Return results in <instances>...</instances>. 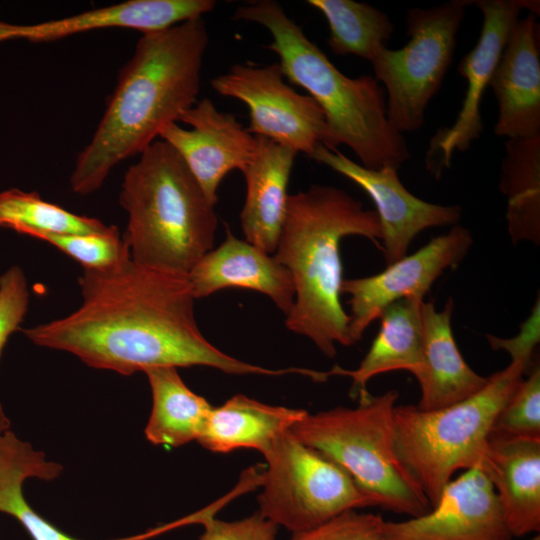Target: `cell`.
Returning a JSON list of instances; mask_svg holds the SVG:
<instances>
[{"mask_svg":"<svg viewBox=\"0 0 540 540\" xmlns=\"http://www.w3.org/2000/svg\"><path fill=\"white\" fill-rule=\"evenodd\" d=\"M78 285L82 302L75 311L21 329L32 343L125 376L162 366H207L235 375L298 372L253 365L212 345L196 323L187 275L129 259L105 270L83 269Z\"/></svg>","mask_w":540,"mask_h":540,"instance_id":"6da1fadb","label":"cell"},{"mask_svg":"<svg viewBox=\"0 0 540 540\" xmlns=\"http://www.w3.org/2000/svg\"><path fill=\"white\" fill-rule=\"evenodd\" d=\"M209 36L203 18L142 34L89 143L77 154L70 187L99 190L120 162L141 154L196 102Z\"/></svg>","mask_w":540,"mask_h":540,"instance_id":"7a4b0ae2","label":"cell"},{"mask_svg":"<svg viewBox=\"0 0 540 540\" xmlns=\"http://www.w3.org/2000/svg\"><path fill=\"white\" fill-rule=\"evenodd\" d=\"M363 236L381 249L377 213L342 189L313 185L288 196L286 214L274 257L291 274L295 298L285 317L288 330L307 337L327 357L337 345H353L349 314L340 295L343 267L339 246L343 238Z\"/></svg>","mask_w":540,"mask_h":540,"instance_id":"3957f363","label":"cell"},{"mask_svg":"<svg viewBox=\"0 0 540 540\" xmlns=\"http://www.w3.org/2000/svg\"><path fill=\"white\" fill-rule=\"evenodd\" d=\"M234 19L270 32L273 41L266 47L279 57L284 76L305 89L324 113L322 145L330 150L346 145L371 170H398L410 158L405 137L388 121L386 95L374 76L351 78L340 72L276 1L247 2L235 10Z\"/></svg>","mask_w":540,"mask_h":540,"instance_id":"277c9868","label":"cell"},{"mask_svg":"<svg viewBox=\"0 0 540 540\" xmlns=\"http://www.w3.org/2000/svg\"><path fill=\"white\" fill-rule=\"evenodd\" d=\"M131 165L119 204L127 212L123 238L137 264L188 275L213 249L218 218L179 154L157 139Z\"/></svg>","mask_w":540,"mask_h":540,"instance_id":"5b68a950","label":"cell"},{"mask_svg":"<svg viewBox=\"0 0 540 540\" xmlns=\"http://www.w3.org/2000/svg\"><path fill=\"white\" fill-rule=\"evenodd\" d=\"M535 347L524 340L505 341L502 349L510 354V364L455 404L429 411L395 406L396 452L431 508L457 471L480 469L494 421L529 369Z\"/></svg>","mask_w":540,"mask_h":540,"instance_id":"8992f818","label":"cell"},{"mask_svg":"<svg viewBox=\"0 0 540 540\" xmlns=\"http://www.w3.org/2000/svg\"><path fill=\"white\" fill-rule=\"evenodd\" d=\"M398 396L391 389L359 398L356 407L307 412L290 431L345 469L374 506L412 518L431 505L396 452L393 414Z\"/></svg>","mask_w":540,"mask_h":540,"instance_id":"52a82bcc","label":"cell"},{"mask_svg":"<svg viewBox=\"0 0 540 540\" xmlns=\"http://www.w3.org/2000/svg\"><path fill=\"white\" fill-rule=\"evenodd\" d=\"M259 512L277 526L299 532L348 510L374 506L351 475L290 430L263 454Z\"/></svg>","mask_w":540,"mask_h":540,"instance_id":"ba28073f","label":"cell"},{"mask_svg":"<svg viewBox=\"0 0 540 540\" xmlns=\"http://www.w3.org/2000/svg\"><path fill=\"white\" fill-rule=\"evenodd\" d=\"M471 4L451 0L428 9H409L407 44L398 50L383 46L372 59L374 78L385 87L388 121L400 134L424 125L427 105L451 65L457 34Z\"/></svg>","mask_w":540,"mask_h":540,"instance_id":"9c48e42d","label":"cell"},{"mask_svg":"<svg viewBox=\"0 0 540 540\" xmlns=\"http://www.w3.org/2000/svg\"><path fill=\"white\" fill-rule=\"evenodd\" d=\"M283 77L279 63L235 64L210 84L219 95L247 105L252 135L309 157L325 139V116L312 97L296 92Z\"/></svg>","mask_w":540,"mask_h":540,"instance_id":"30bf717a","label":"cell"},{"mask_svg":"<svg viewBox=\"0 0 540 540\" xmlns=\"http://www.w3.org/2000/svg\"><path fill=\"white\" fill-rule=\"evenodd\" d=\"M473 4L482 12L483 24L475 47L458 65V72L467 82L466 94L453 125L434 134L426 153V169L436 179L450 167L454 152L468 150L480 137L483 131L480 111L483 94L520 11L528 9L530 13L539 15V1L477 0Z\"/></svg>","mask_w":540,"mask_h":540,"instance_id":"8fae6325","label":"cell"},{"mask_svg":"<svg viewBox=\"0 0 540 540\" xmlns=\"http://www.w3.org/2000/svg\"><path fill=\"white\" fill-rule=\"evenodd\" d=\"M473 243L470 231L460 225L431 239L411 255L387 265L382 272L344 279L341 293L348 294L351 309L349 336L352 344L390 304L404 298L423 299L432 284L448 268H456Z\"/></svg>","mask_w":540,"mask_h":540,"instance_id":"7c38bea8","label":"cell"},{"mask_svg":"<svg viewBox=\"0 0 540 540\" xmlns=\"http://www.w3.org/2000/svg\"><path fill=\"white\" fill-rule=\"evenodd\" d=\"M309 157L350 179L371 197L381 225V250L387 265L407 255L411 242L421 231L456 225L461 218L458 205L434 204L410 193L393 167L371 170L321 143Z\"/></svg>","mask_w":540,"mask_h":540,"instance_id":"4fadbf2b","label":"cell"},{"mask_svg":"<svg viewBox=\"0 0 540 540\" xmlns=\"http://www.w3.org/2000/svg\"><path fill=\"white\" fill-rule=\"evenodd\" d=\"M497 493L479 468L446 484L428 512L405 521H385L383 540H512Z\"/></svg>","mask_w":540,"mask_h":540,"instance_id":"5bb4252c","label":"cell"},{"mask_svg":"<svg viewBox=\"0 0 540 540\" xmlns=\"http://www.w3.org/2000/svg\"><path fill=\"white\" fill-rule=\"evenodd\" d=\"M179 122L164 127L159 139L182 158L208 200L216 205L217 190L232 170L245 169L251 160L256 139L235 115L219 111L209 98L197 101Z\"/></svg>","mask_w":540,"mask_h":540,"instance_id":"9a60e30c","label":"cell"},{"mask_svg":"<svg viewBox=\"0 0 540 540\" xmlns=\"http://www.w3.org/2000/svg\"><path fill=\"white\" fill-rule=\"evenodd\" d=\"M540 26L529 13L513 25L489 86L498 105L494 133L540 136Z\"/></svg>","mask_w":540,"mask_h":540,"instance_id":"2e32d148","label":"cell"},{"mask_svg":"<svg viewBox=\"0 0 540 540\" xmlns=\"http://www.w3.org/2000/svg\"><path fill=\"white\" fill-rule=\"evenodd\" d=\"M195 299L225 288H244L268 296L286 317L294 304V284L288 269L274 255L235 237L206 253L188 273Z\"/></svg>","mask_w":540,"mask_h":540,"instance_id":"e0dca14e","label":"cell"},{"mask_svg":"<svg viewBox=\"0 0 540 540\" xmlns=\"http://www.w3.org/2000/svg\"><path fill=\"white\" fill-rule=\"evenodd\" d=\"M215 6L213 0H128L57 20L29 25L13 24L11 40L51 42L107 28L134 29L148 34L202 18Z\"/></svg>","mask_w":540,"mask_h":540,"instance_id":"ac0fdd59","label":"cell"},{"mask_svg":"<svg viewBox=\"0 0 540 540\" xmlns=\"http://www.w3.org/2000/svg\"><path fill=\"white\" fill-rule=\"evenodd\" d=\"M480 469L512 537L540 531V439L489 437Z\"/></svg>","mask_w":540,"mask_h":540,"instance_id":"d6986e66","label":"cell"},{"mask_svg":"<svg viewBox=\"0 0 540 540\" xmlns=\"http://www.w3.org/2000/svg\"><path fill=\"white\" fill-rule=\"evenodd\" d=\"M454 308L449 298L441 311L434 301L421 303L423 364L414 376L421 396V410H436L462 401L479 391L488 377L476 373L462 357L451 327Z\"/></svg>","mask_w":540,"mask_h":540,"instance_id":"ffe728a7","label":"cell"},{"mask_svg":"<svg viewBox=\"0 0 540 540\" xmlns=\"http://www.w3.org/2000/svg\"><path fill=\"white\" fill-rule=\"evenodd\" d=\"M255 139L253 156L242 171L246 196L240 220L245 240L272 254L283 226L289 178L298 153L265 137Z\"/></svg>","mask_w":540,"mask_h":540,"instance_id":"44dd1931","label":"cell"},{"mask_svg":"<svg viewBox=\"0 0 540 540\" xmlns=\"http://www.w3.org/2000/svg\"><path fill=\"white\" fill-rule=\"evenodd\" d=\"M306 414L304 409L268 405L237 394L212 408L197 441L216 453L244 448L264 454Z\"/></svg>","mask_w":540,"mask_h":540,"instance_id":"7402d4cb","label":"cell"},{"mask_svg":"<svg viewBox=\"0 0 540 540\" xmlns=\"http://www.w3.org/2000/svg\"><path fill=\"white\" fill-rule=\"evenodd\" d=\"M423 301L404 298L387 306L380 316L379 332L359 366L348 370L336 365L327 376L351 378L359 398L369 394L367 383L379 374L405 370L415 376L423 364Z\"/></svg>","mask_w":540,"mask_h":540,"instance_id":"603a6c76","label":"cell"},{"mask_svg":"<svg viewBox=\"0 0 540 540\" xmlns=\"http://www.w3.org/2000/svg\"><path fill=\"white\" fill-rule=\"evenodd\" d=\"M62 466L47 460L26 441L11 430L0 434V512L15 518L33 540H79L40 516L26 501L23 484L28 478L56 479ZM156 532L110 540H144Z\"/></svg>","mask_w":540,"mask_h":540,"instance_id":"cb8c5ba5","label":"cell"},{"mask_svg":"<svg viewBox=\"0 0 540 540\" xmlns=\"http://www.w3.org/2000/svg\"><path fill=\"white\" fill-rule=\"evenodd\" d=\"M144 373L152 393L148 441L167 447L197 441L213 407L186 386L175 367H153Z\"/></svg>","mask_w":540,"mask_h":540,"instance_id":"d4e9b609","label":"cell"},{"mask_svg":"<svg viewBox=\"0 0 540 540\" xmlns=\"http://www.w3.org/2000/svg\"><path fill=\"white\" fill-rule=\"evenodd\" d=\"M499 189L507 198V228L514 244L540 243V136L507 139Z\"/></svg>","mask_w":540,"mask_h":540,"instance_id":"484cf974","label":"cell"},{"mask_svg":"<svg viewBox=\"0 0 540 540\" xmlns=\"http://www.w3.org/2000/svg\"><path fill=\"white\" fill-rule=\"evenodd\" d=\"M329 25L328 46L336 55H356L372 61L392 37L394 25L383 11L354 0H308Z\"/></svg>","mask_w":540,"mask_h":540,"instance_id":"4316f807","label":"cell"},{"mask_svg":"<svg viewBox=\"0 0 540 540\" xmlns=\"http://www.w3.org/2000/svg\"><path fill=\"white\" fill-rule=\"evenodd\" d=\"M108 226L97 218L75 214L45 201L37 192L17 188L0 192V227L19 234H87L104 231Z\"/></svg>","mask_w":540,"mask_h":540,"instance_id":"83f0119b","label":"cell"},{"mask_svg":"<svg viewBox=\"0 0 540 540\" xmlns=\"http://www.w3.org/2000/svg\"><path fill=\"white\" fill-rule=\"evenodd\" d=\"M32 238L59 249L83 269L105 270L131 259L128 245L117 226L109 225L101 232L87 234L35 233Z\"/></svg>","mask_w":540,"mask_h":540,"instance_id":"f1b7e54d","label":"cell"},{"mask_svg":"<svg viewBox=\"0 0 540 540\" xmlns=\"http://www.w3.org/2000/svg\"><path fill=\"white\" fill-rule=\"evenodd\" d=\"M503 408L489 437L540 439V365L533 360Z\"/></svg>","mask_w":540,"mask_h":540,"instance_id":"f546056e","label":"cell"},{"mask_svg":"<svg viewBox=\"0 0 540 540\" xmlns=\"http://www.w3.org/2000/svg\"><path fill=\"white\" fill-rule=\"evenodd\" d=\"M385 520L378 514L348 510L289 540H383Z\"/></svg>","mask_w":540,"mask_h":540,"instance_id":"4dcf8cb0","label":"cell"},{"mask_svg":"<svg viewBox=\"0 0 540 540\" xmlns=\"http://www.w3.org/2000/svg\"><path fill=\"white\" fill-rule=\"evenodd\" d=\"M30 291L21 267L14 265L0 275V359L9 337L28 311Z\"/></svg>","mask_w":540,"mask_h":540,"instance_id":"1f68e13d","label":"cell"},{"mask_svg":"<svg viewBox=\"0 0 540 540\" xmlns=\"http://www.w3.org/2000/svg\"><path fill=\"white\" fill-rule=\"evenodd\" d=\"M193 520L205 526L199 540H276L278 526L259 511L235 521L215 519L212 511H206L190 517Z\"/></svg>","mask_w":540,"mask_h":540,"instance_id":"d6a6232c","label":"cell"},{"mask_svg":"<svg viewBox=\"0 0 540 540\" xmlns=\"http://www.w3.org/2000/svg\"><path fill=\"white\" fill-rule=\"evenodd\" d=\"M12 25L13 24L0 20V43L11 40L10 33H11Z\"/></svg>","mask_w":540,"mask_h":540,"instance_id":"836d02e7","label":"cell"},{"mask_svg":"<svg viewBox=\"0 0 540 540\" xmlns=\"http://www.w3.org/2000/svg\"><path fill=\"white\" fill-rule=\"evenodd\" d=\"M11 422L8 416L6 415L4 408L0 402V434L10 430Z\"/></svg>","mask_w":540,"mask_h":540,"instance_id":"e575fe53","label":"cell"},{"mask_svg":"<svg viewBox=\"0 0 540 540\" xmlns=\"http://www.w3.org/2000/svg\"><path fill=\"white\" fill-rule=\"evenodd\" d=\"M528 540H540V536H539V534H537V535L531 537V538L528 539Z\"/></svg>","mask_w":540,"mask_h":540,"instance_id":"d590c367","label":"cell"}]
</instances>
